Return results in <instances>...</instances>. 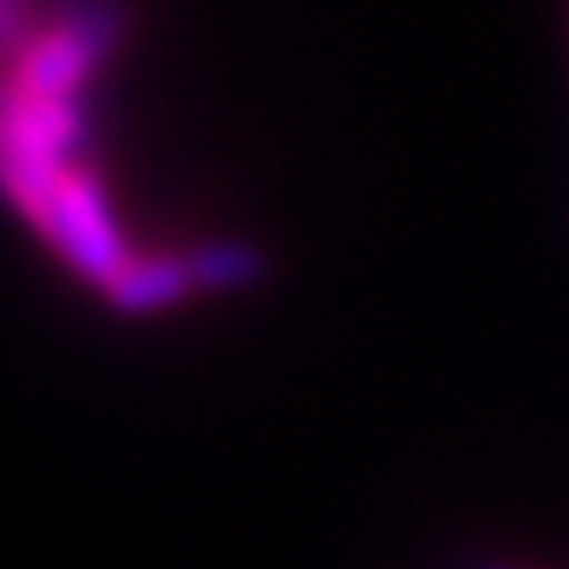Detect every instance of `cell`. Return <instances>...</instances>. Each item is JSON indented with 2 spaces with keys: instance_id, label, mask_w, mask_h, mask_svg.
Masks as SVG:
<instances>
[{
  "instance_id": "6da1fadb",
  "label": "cell",
  "mask_w": 569,
  "mask_h": 569,
  "mask_svg": "<svg viewBox=\"0 0 569 569\" xmlns=\"http://www.w3.org/2000/svg\"><path fill=\"white\" fill-rule=\"evenodd\" d=\"M475 569H512V565H475Z\"/></svg>"
}]
</instances>
